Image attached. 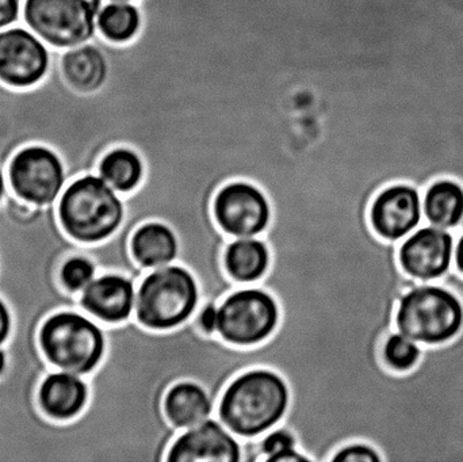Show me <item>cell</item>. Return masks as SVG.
<instances>
[{
    "instance_id": "cell-1",
    "label": "cell",
    "mask_w": 463,
    "mask_h": 462,
    "mask_svg": "<svg viewBox=\"0 0 463 462\" xmlns=\"http://www.w3.org/2000/svg\"><path fill=\"white\" fill-rule=\"evenodd\" d=\"M60 51H52L48 76L30 89H13L0 81V167L18 149L30 144H43L62 154L72 129L73 90L62 78Z\"/></svg>"
},
{
    "instance_id": "cell-2",
    "label": "cell",
    "mask_w": 463,
    "mask_h": 462,
    "mask_svg": "<svg viewBox=\"0 0 463 462\" xmlns=\"http://www.w3.org/2000/svg\"><path fill=\"white\" fill-rule=\"evenodd\" d=\"M290 401L282 374L269 368L248 369L231 380L214 418L237 438H260L282 423Z\"/></svg>"
},
{
    "instance_id": "cell-3",
    "label": "cell",
    "mask_w": 463,
    "mask_h": 462,
    "mask_svg": "<svg viewBox=\"0 0 463 462\" xmlns=\"http://www.w3.org/2000/svg\"><path fill=\"white\" fill-rule=\"evenodd\" d=\"M56 205L62 230L80 244L108 240L118 232L127 213L122 194L98 173L68 182Z\"/></svg>"
},
{
    "instance_id": "cell-4",
    "label": "cell",
    "mask_w": 463,
    "mask_h": 462,
    "mask_svg": "<svg viewBox=\"0 0 463 462\" xmlns=\"http://www.w3.org/2000/svg\"><path fill=\"white\" fill-rule=\"evenodd\" d=\"M201 289L192 270L171 263L146 271L137 285L133 319L151 331H170L194 319Z\"/></svg>"
},
{
    "instance_id": "cell-5",
    "label": "cell",
    "mask_w": 463,
    "mask_h": 462,
    "mask_svg": "<svg viewBox=\"0 0 463 462\" xmlns=\"http://www.w3.org/2000/svg\"><path fill=\"white\" fill-rule=\"evenodd\" d=\"M38 344L52 368L81 377L99 368L108 350L102 323L81 309H61L46 317Z\"/></svg>"
},
{
    "instance_id": "cell-6",
    "label": "cell",
    "mask_w": 463,
    "mask_h": 462,
    "mask_svg": "<svg viewBox=\"0 0 463 462\" xmlns=\"http://www.w3.org/2000/svg\"><path fill=\"white\" fill-rule=\"evenodd\" d=\"M394 330L421 346H440L463 330V301L440 282H419L400 298Z\"/></svg>"
},
{
    "instance_id": "cell-7",
    "label": "cell",
    "mask_w": 463,
    "mask_h": 462,
    "mask_svg": "<svg viewBox=\"0 0 463 462\" xmlns=\"http://www.w3.org/2000/svg\"><path fill=\"white\" fill-rule=\"evenodd\" d=\"M279 323L275 296L263 288L242 285L219 304L217 335L232 346H258L277 333Z\"/></svg>"
},
{
    "instance_id": "cell-8",
    "label": "cell",
    "mask_w": 463,
    "mask_h": 462,
    "mask_svg": "<svg viewBox=\"0 0 463 462\" xmlns=\"http://www.w3.org/2000/svg\"><path fill=\"white\" fill-rule=\"evenodd\" d=\"M103 0H24V24L51 48H75L98 34Z\"/></svg>"
},
{
    "instance_id": "cell-9",
    "label": "cell",
    "mask_w": 463,
    "mask_h": 462,
    "mask_svg": "<svg viewBox=\"0 0 463 462\" xmlns=\"http://www.w3.org/2000/svg\"><path fill=\"white\" fill-rule=\"evenodd\" d=\"M8 187L33 206L57 203L68 184L67 168L59 152L43 144L22 146L8 163Z\"/></svg>"
},
{
    "instance_id": "cell-10",
    "label": "cell",
    "mask_w": 463,
    "mask_h": 462,
    "mask_svg": "<svg viewBox=\"0 0 463 462\" xmlns=\"http://www.w3.org/2000/svg\"><path fill=\"white\" fill-rule=\"evenodd\" d=\"M213 214L217 225L231 238H258L271 224L272 208L258 184L236 179L220 187L213 200Z\"/></svg>"
},
{
    "instance_id": "cell-11",
    "label": "cell",
    "mask_w": 463,
    "mask_h": 462,
    "mask_svg": "<svg viewBox=\"0 0 463 462\" xmlns=\"http://www.w3.org/2000/svg\"><path fill=\"white\" fill-rule=\"evenodd\" d=\"M52 48L26 24L0 30V81L13 89H30L48 76Z\"/></svg>"
},
{
    "instance_id": "cell-12",
    "label": "cell",
    "mask_w": 463,
    "mask_h": 462,
    "mask_svg": "<svg viewBox=\"0 0 463 462\" xmlns=\"http://www.w3.org/2000/svg\"><path fill=\"white\" fill-rule=\"evenodd\" d=\"M457 235L431 224L420 225L399 244V263L410 278L440 282L454 269Z\"/></svg>"
},
{
    "instance_id": "cell-13",
    "label": "cell",
    "mask_w": 463,
    "mask_h": 462,
    "mask_svg": "<svg viewBox=\"0 0 463 462\" xmlns=\"http://www.w3.org/2000/svg\"><path fill=\"white\" fill-rule=\"evenodd\" d=\"M369 217L381 239L402 243L423 225V192L407 182L389 184L375 195Z\"/></svg>"
},
{
    "instance_id": "cell-14",
    "label": "cell",
    "mask_w": 463,
    "mask_h": 462,
    "mask_svg": "<svg viewBox=\"0 0 463 462\" xmlns=\"http://www.w3.org/2000/svg\"><path fill=\"white\" fill-rule=\"evenodd\" d=\"M197 461H242V444L220 420L211 418L200 425L179 431L165 456V462Z\"/></svg>"
},
{
    "instance_id": "cell-15",
    "label": "cell",
    "mask_w": 463,
    "mask_h": 462,
    "mask_svg": "<svg viewBox=\"0 0 463 462\" xmlns=\"http://www.w3.org/2000/svg\"><path fill=\"white\" fill-rule=\"evenodd\" d=\"M137 282L121 273L98 274L79 295L81 311L105 325L133 319Z\"/></svg>"
},
{
    "instance_id": "cell-16",
    "label": "cell",
    "mask_w": 463,
    "mask_h": 462,
    "mask_svg": "<svg viewBox=\"0 0 463 462\" xmlns=\"http://www.w3.org/2000/svg\"><path fill=\"white\" fill-rule=\"evenodd\" d=\"M90 401L87 377L52 369L37 390V403L43 414L54 422H70L86 410Z\"/></svg>"
},
{
    "instance_id": "cell-17",
    "label": "cell",
    "mask_w": 463,
    "mask_h": 462,
    "mask_svg": "<svg viewBox=\"0 0 463 462\" xmlns=\"http://www.w3.org/2000/svg\"><path fill=\"white\" fill-rule=\"evenodd\" d=\"M59 64L68 86L81 94L99 91L110 70L105 52L94 41L60 51Z\"/></svg>"
},
{
    "instance_id": "cell-18",
    "label": "cell",
    "mask_w": 463,
    "mask_h": 462,
    "mask_svg": "<svg viewBox=\"0 0 463 462\" xmlns=\"http://www.w3.org/2000/svg\"><path fill=\"white\" fill-rule=\"evenodd\" d=\"M163 410L165 418L179 431L216 417V407L208 391L190 380L175 382L168 388Z\"/></svg>"
},
{
    "instance_id": "cell-19",
    "label": "cell",
    "mask_w": 463,
    "mask_h": 462,
    "mask_svg": "<svg viewBox=\"0 0 463 462\" xmlns=\"http://www.w3.org/2000/svg\"><path fill=\"white\" fill-rule=\"evenodd\" d=\"M133 259L144 270L175 263L179 255V239L175 231L163 222H143L130 238Z\"/></svg>"
},
{
    "instance_id": "cell-20",
    "label": "cell",
    "mask_w": 463,
    "mask_h": 462,
    "mask_svg": "<svg viewBox=\"0 0 463 462\" xmlns=\"http://www.w3.org/2000/svg\"><path fill=\"white\" fill-rule=\"evenodd\" d=\"M225 271L237 284L253 285L263 279L271 266V251L263 238H233L222 257Z\"/></svg>"
},
{
    "instance_id": "cell-21",
    "label": "cell",
    "mask_w": 463,
    "mask_h": 462,
    "mask_svg": "<svg viewBox=\"0 0 463 462\" xmlns=\"http://www.w3.org/2000/svg\"><path fill=\"white\" fill-rule=\"evenodd\" d=\"M424 222L443 230L457 231L463 220V184L453 178H439L423 192Z\"/></svg>"
},
{
    "instance_id": "cell-22",
    "label": "cell",
    "mask_w": 463,
    "mask_h": 462,
    "mask_svg": "<svg viewBox=\"0 0 463 462\" xmlns=\"http://www.w3.org/2000/svg\"><path fill=\"white\" fill-rule=\"evenodd\" d=\"M97 173L119 194H130L146 178V163L136 149L117 146L100 157Z\"/></svg>"
},
{
    "instance_id": "cell-23",
    "label": "cell",
    "mask_w": 463,
    "mask_h": 462,
    "mask_svg": "<svg viewBox=\"0 0 463 462\" xmlns=\"http://www.w3.org/2000/svg\"><path fill=\"white\" fill-rule=\"evenodd\" d=\"M98 34L117 45L132 42L143 27V14L137 3L106 2L98 11Z\"/></svg>"
},
{
    "instance_id": "cell-24",
    "label": "cell",
    "mask_w": 463,
    "mask_h": 462,
    "mask_svg": "<svg viewBox=\"0 0 463 462\" xmlns=\"http://www.w3.org/2000/svg\"><path fill=\"white\" fill-rule=\"evenodd\" d=\"M381 357L389 371L394 373H408L420 363L423 346L394 330L386 336L381 350Z\"/></svg>"
},
{
    "instance_id": "cell-25",
    "label": "cell",
    "mask_w": 463,
    "mask_h": 462,
    "mask_svg": "<svg viewBox=\"0 0 463 462\" xmlns=\"http://www.w3.org/2000/svg\"><path fill=\"white\" fill-rule=\"evenodd\" d=\"M99 274L97 263L84 254H72L59 268V282L65 292L80 295Z\"/></svg>"
},
{
    "instance_id": "cell-26",
    "label": "cell",
    "mask_w": 463,
    "mask_h": 462,
    "mask_svg": "<svg viewBox=\"0 0 463 462\" xmlns=\"http://www.w3.org/2000/svg\"><path fill=\"white\" fill-rule=\"evenodd\" d=\"M258 449L260 461L267 462L280 453L299 449L298 439L290 429L277 426L259 438Z\"/></svg>"
},
{
    "instance_id": "cell-27",
    "label": "cell",
    "mask_w": 463,
    "mask_h": 462,
    "mask_svg": "<svg viewBox=\"0 0 463 462\" xmlns=\"http://www.w3.org/2000/svg\"><path fill=\"white\" fill-rule=\"evenodd\" d=\"M329 462H383L377 448L364 441H353L340 447Z\"/></svg>"
},
{
    "instance_id": "cell-28",
    "label": "cell",
    "mask_w": 463,
    "mask_h": 462,
    "mask_svg": "<svg viewBox=\"0 0 463 462\" xmlns=\"http://www.w3.org/2000/svg\"><path fill=\"white\" fill-rule=\"evenodd\" d=\"M193 323H194L195 328L205 335H217L219 306L217 304H201Z\"/></svg>"
},
{
    "instance_id": "cell-29",
    "label": "cell",
    "mask_w": 463,
    "mask_h": 462,
    "mask_svg": "<svg viewBox=\"0 0 463 462\" xmlns=\"http://www.w3.org/2000/svg\"><path fill=\"white\" fill-rule=\"evenodd\" d=\"M24 0H0V30L24 24Z\"/></svg>"
},
{
    "instance_id": "cell-30",
    "label": "cell",
    "mask_w": 463,
    "mask_h": 462,
    "mask_svg": "<svg viewBox=\"0 0 463 462\" xmlns=\"http://www.w3.org/2000/svg\"><path fill=\"white\" fill-rule=\"evenodd\" d=\"M14 317L5 298L0 297V347H5L13 334Z\"/></svg>"
},
{
    "instance_id": "cell-31",
    "label": "cell",
    "mask_w": 463,
    "mask_h": 462,
    "mask_svg": "<svg viewBox=\"0 0 463 462\" xmlns=\"http://www.w3.org/2000/svg\"><path fill=\"white\" fill-rule=\"evenodd\" d=\"M454 269L463 276V232L458 233L454 249Z\"/></svg>"
},
{
    "instance_id": "cell-32",
    "label": "cell",
    "mask_w": 463,
    "mask_h": 462,
    "mask_svg": "<svg viewBox=\"0 0 463 462\" xmlns=\"http://www.w3.org/2000/svg\"><path fill=\"white\" fill-rule=\"evenodd\" d=\"M8 190H10V187H8L7 175H5V171L0 167V203L5 201Z\"/></svg>"
},
{
    "instance_id": "cell-33",
    "label": "cell",
    "mask_w": 463,
    "mask_h": 462,
    "mask_svg": "<svg viewBox=\"0 0 463 462\" xmlns=\"http://www.w3.org/2000/svg\"><path fill=\"white\" fill-rule=\"evenodd\" d=\"M7 353H5V347H0V379H2L3 374L7 371Z\"/></svg>"
},
{
    "instance_id": "cell-34",
    "label": "cell",
    "mask_w": 463,
    "mask_h": 462,
    "mask_svg": "<svg viewBox=\"0 0 463 462\" xmlns=\"http://www.w3.org/2000/svg\"><path fill=\"white\" fill-rule=\"evenodd\" d=\"M103 2H132V3H137L138 0H103Z\"/></svg>"
},
{
    "instance_id": "cell-35",
    "label": "cell",
    "mask_w": 463,
    "mask_h": 462,
    "mask_svg": "<svg viewBox=\"0 0 463 462\" xmlns=\"http://www.w3.org/2000/svg\"><path fill=\"white\" fill-rule=\"evenodd\" d=\"M454 232H456V235H458V233L463 232V220H462V224H461V225H459L458 230L454 231Z\"/></svg>"
}]
</instances>
